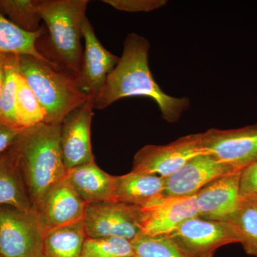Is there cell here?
Segmentation results:
<instances>
[{"mask_svg":"<svg viewBox=\"0 0 257 257\" xmlns=\"http://www.w3.org/2000/svg\"><path fill=\"white\" fill-rule=\"evenodd\" d=\"M150 47L145 37L128 34L117 65L108 75L104 87L94 99V109H105L123 98L146 96L155 101L162 119L170 124L178 121L188 110V97L166 94L154 79L149 64Z\"/></svg>","mask_w":257,"mask_h":257,"instance_id":"cell-1","label":"cell"},{"mask_svg":"<svg viewBox=\"0 0 257 257\" xmlns=\"http://www.w3.org/2000/svg\"><path fill=\"white\" fill-rule=\"evenodd\" d=\"M60 132V125L40 123L22 130L9 149L37 211L48 191L67 177Z\"/></svg>","mask_w":257,"mask_h":257,"instance_id":"cell-2","label":"cell"},{"mask_svg":"<svg viewBox=\"0 0 257 257\" xmlns=\"http://www.w3.org/2000/svg\"><path fill=\"white\" fill-rule=\"evenodd\" d=\"M88 0H40L39 12L48 32L44 57L59 70L77 77L82 64V24Z\"/></svg>","mask_w":257,"mask_h":257,"instance_id":"cell-3","label":"cell"},{"mask_svg":"<svg viewBox=\"0 0 257 257\" xmlns=\"http://www.w3.org/2000/svg\"><path fill=\"white\" fill-rule=\"evenodd\" d=\"M19 73L40 101L46 124L60 126L67 114L89 98L73 76L30 56H19Z\"/></svg>","mask_w":257,"mask_h":257,"instance_id":"cell-4","label":"cell"},{"mask_svg":"<svg viewBox=\"0 0 257 257\" xmlns=\"http://www.w3.org/2000/svg\"><path fill=\"white\" fill-rule=\"evenodd\" d=\"M46 229L35 209L23 210L0 204V254L3 257H44Z\"/></svg>","mask_w":257,"mask_h":257,"instance_id":"cell-5","label":"cell"},{"mask_svg":"<svg viewBox=\"0 0 257 257\" xmlns=\"http://www.w3.org/2000/svg\"><path fill=\"white\" fill-rule=\"evenodd\" d=\"M203 153L202 133L185 135L165 145H145L135 155L132 172L167 178Z\"/></svg>","mask_w":257,"mask_h":257,"instance_id":"cell-6","label":"cell"},{"mask_svg":"<svg viewBox=\"0 0 257 257\" xmlns=\"http://www.w3.org/2000/svg\"><path fill=\"white\" fill-rule=\"evenodd\" d=\"M141 219L138 206L104 201L87 204L83 221L88 237L116 236L132 241L142 233Z\"/></svg>","mask_w":257,"mask_h":257,"instance_id":"cell-7","label":"cell"},{"mask_svg":"<svg viewBox=\"0 0 257 257\" xmlns=\"http://www.w3.org/2000/svg\"><path fill=\"white\" fill-rule=\"evenodd\" d=\"M189 257H213L221 246L239 243L229 222L191 218L167 235Z\"/></svg>","mask_w":257,"mask_h":257,"instance_id":"cell-8","label":"cell"},{"mask_svg":"<svg viewBox=\"0 0 257 257\" xmlns=\"http://www.w3.org/2000/svg\"><path fill=\"white\" fill-rule=\"evenodd\" d=\"M204 152L241 171L257 162V124L237 128H211L202 133Z\"/></svg>","mask_w":257,"mask_h":257,"instance_id":"cell-9","label":"cell"},{"mask_svg":"<svg viewBox=\"0 0 257 257\" xmlns=\"http://www.w3.org/2000/svg\"><path fill=\"white\" fill-rule=\"evenodd\" d=\"M94 104V98L89 97L67 114L60 124V148L67 171L95 161L91 143Z\"/></svg>","mask_w":257,"mask_h":257,"instance_id":"cell-10","label":"cell"},{"mask_svg":"<svg viewBox=\"0 0 257 257\" xmlns=\"http://www.w3.org/2000/svg\"><path fill=\"white\" fill-rule=\"evenodd\" d=\"M237 172L209 154H201L165 178L163 197L194 195L211 182Z\"/></svg>","mask_w":257,"mask_h":257,"instance_id":"cell-11","label":"cell"},{"mask_svg":"<svg viewBox=\"0 0 257 257\" xmlns=\"http://www.w3.org/2000/svg\"><path fill=\"white\" fill-rule=\"evenodd\" d=\"M82 35L85 46L76 80L84 94L95 99L104 87L108 75L117 65L119 57L101 45L87 18L83 22Z\"/></svg>","mask_w":257,"mask_h":257,"instance_id":"cell-12","label":"cell"},{"mask_svg":"<svg viewBox=\"0 0 257 257\" xmlns=\"http://www.w3.org/2000/svg\"><path fill=\"white\" fill-rule=\"evenodd\" d=\"M141 209L143 234L168 235L187 219L197 217V196L163 197Z\"/></svg>","mask_w":257,"mask_h":257,"instance_id":"cell-13","label":"cell"},{"mask_svg":"<svg viewBox=\"0 0 257 257\" xmlns=\"http://www.w3.org/2000/svg\"><path fill=\"white\" fill-rule=\"evenodd\" d=\"M241 171L216 179L196 194L198 217L224 222L231 220L239 207Z\"/></svg>","mask_w":257,"mask_h":257,"instance_id":"cell-14","label":"cell"},{"mask_svg":"<svg viewBox=\"0 0 257 257\" xmlns=\"http://www.w3.org/2000/svg\"><path fill=\"white\" fill-rule=\"evenodd\" d=\"M86 205L66 177L48 191L37 211L47 231L82 221Z\"/></svg>","mask_w":257,"mask_h":257,"instance_id":"cell-15","label":"cell"},{"mask_svg":"<svg viewBox=\"0 0 257 257\" xmlns=\"http://www.w3.org/2000/svg\"><path fill=\"white\" fill-rule=\"evenodd\" d=\"M165 178L130 172L116 176L112 200L146 207L163 198Z\"/></svg>","mask_w":257,"mask_h":257,"instance_id":"cell-16","label":"cell"},{"mask_svg":"<svg viewBox=\"0 0 257 257\" xmlns=\"http://www.w3.org/2000/svg\"><path fill=\"white\" fill-rule=\"evenodd\" d=\"M67 177L86 204L112 200L116 176L101 170L95 161L67 170Z\"/></svg>","mask_w":257,"mask_h":257,"instance_id":"cell-17","label":"cell"},{"mask_svg":"<svg viewBox=\"0 0 257 257\" xmlns=\"http://www.w3.org/2000/svg\"><path fill=\"white\" fill-rule=\"evenodd\" d=\"M87 237L83 220L47 230L44 257H82Z\"/></svg>","mask_w":257,"mask_h":257,"instance_id":"cell-18","label":"cell"},{"mask_svg":"<svg viewBox=\"0 0 257 257\" xmlns=\"http://www.w3.org/2000/svg\"><path fill=\"white\" fill-rule=\"evenodd\" d=\"M42 32V28L40 31L34 33L24 31L0 13V55L30 56L58 69L37 49V41Z\"/></svg>","mask_w":257,"mask_h":257,"instance_id":"cell-19","label":"cell"},{"mask_svg":"<svg viewBox=\"0 0 257 257\" xmlns=\"http://www.w3.org/2000/svg\"><path fill=\"white\" fill-rule=\"evenodd\" d=\"M0 204L23 210L32 208L23 177L9 150L0 156Z\"/></svg>","mask_w":257,"mask_h":257,"instance_id":"cell-20","label":"cell"},{"mask_svg":"<svg viewBox=\"0 0 257 257\" xmlns=\"http://www.w3.org/2000/svg\"><path fill=\"white\" fill-rule=\"evenodd\" d=\"M229 222L245 252L257 257V201L240 199L237 210Z\"/></svg>","mask_w":257,"mask_h":257,"instance_id":"cell-21","label":"cell"},{"mask_svg":"<svg viewBox=\"0 0 257 257\" xmlns=\"http://www.w3.org/2000/svg\"><path fill=\"white\" fill-rule=\"evenodd\" d=\"M18 76L19 56L7 55L5 80L0 94V123L10 127L23 130L19 127L15 116Z\"/></svg>","mask_w":257,"mask_h":257,"instance_id":"cell-22","label":"cell"},{"mask_svg":"<svg viewBox=\"0 0 257 257\" xmlns=\"http://www.w3.org/2000/svg\"><path fill=\"white\" fill-rule=\"evenodd\" d=\"M39 5L40 0H0V13L15 26L34 33L42 28Z\"/></svg>","mask_w":257,"mask_h":257,"instance_id":"cell-23","label":"cell"},{"mask_svg":"<svg viewBox=\"0 0 257 257\" xmlns=\"http://www.w3.org/2000/svg\"><path fill=\"white\" fill-rule=\"evenodd\" d=\"M15 116L21 130L45 122V112L28 82L19 73Z\"/></svg>","mask_w":257,"mask_h":257,"instance_id":"cell-24","label":"cell"},{"mask_svg":"<svg viewBox=\"0 0 257 257\" xmlns=\"http://www.w3.org/2000/svg\"><path fill=\"white\" fill-rule=\"evenodd\" d=\"M131 242L135 257H189L167 235L148 236L140 233Z\"/></svg>","mask_w":257,"mask_h":257,"instance_id":"cell-25","label":"cell"},{"mask_svg":"<svg viewBox=\"0 0 257 257\" xmlns=\"http://www.w3.org/2000/svg\"><path fill=\"white\" fill-rule=\"evenodd\" d=\"M82 257H135L131 241L124 238L87 237Z\"/></svg>","mask_w":257,"mask_h":257,"instance_id":"cell-26","label":"cell"},{"mask_svg":"<svg viewBox=\"0 0 257 257\" xmlns=\"http://www.w3.org/2000/svg\"><path fill=\"white\" fill-rule=\"evenodd\" d=\"M103 3L119 11L127 13H149L163 8L165 0H103Z\"/></svg>","mask_w":257,"mask_h":257,"instance_id":"cell-27","label":"cell"},{"mask_svg":"<svg viewBox=\"0 0 257 257\" xmlns=\"http://www.w3.org/2000/svg\"><path fill=\"white\" fill-rule=\"evenodd\" d=\"M239 194L240 199L257 201V162L241 171Z\"/></svg>","mask_w":257,"mask_h":257,"instance_id":"cell-28","label":"cell"},{"mask_svg":"<svg viewBox=\"0 0 257 257\" xmlns=\"http://www.w3.org/2000/svg\"><path fill=\"white\" fill-rule=\"evenodd\" d=\"M21 131L0 123V156L9 150Z\"/></svg>","mask_w":257,"mask_h":257,"instance_id":"cell-29","label":"cell"},{"mask_svg":"<svg viewBox=\"0 0 257 257\" xmlns=\"http://www.w3.org/2000/svg\"><path fill=\"white\" fill-rule=\"evenodd\" d=\"M6 57L7 55H0V94H1L5 80Z\"/></svg>","mask_w":257,"mask_h":257,"instance_id":"cell-30","label":"cell"},{"mask_svg":"<svg viewBox=\"0 0 257 257\" xmlns=\"http://www.w3.org/2000/svg\"><path fill=\"white\" fill-rule=\"evenodd\" d=\"M0 257H3V256H1V254H0Z\"/></svg>","mask_w":257,"mask_h":257,"instance_id":"cell-31","label":"cell"}]
</instances>
